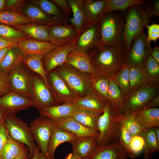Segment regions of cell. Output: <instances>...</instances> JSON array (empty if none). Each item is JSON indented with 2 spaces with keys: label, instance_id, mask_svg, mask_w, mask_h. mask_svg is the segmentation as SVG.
<instances>
[{
  "label": "cell",
  "instance_id": "6da1fadb",
  "mask_svg": "<svg viewBox=\"0 0 159 159\" xmlns=\"http://www.w3.org/2000/svg\"><path fill=\"white\" fill-rule=\"evenodd\" d=\"M88 53L94 74L109 80L124 65L126 56L123 44H100Z\"/></svg>",
  "mask_w": 159,
  "mask_h": 159
},
{
  "label": "cell",
  "instance_id": "7a4b0ae2",
  "mask_svg": "<svg viewBox=\"0 0 159 159\" xmlns=\"http://www.w3.org/2000/svg\"><path fill=\"white\" fill-rule=\"evenodd\" d=\"M150 18L145 12L143 4L132 6L126 11L122 36L126 55L133 39L144 32L146 25L151 21Z\"/></svg>",
  "mask_w": 159,
  "mask_h": 159
},
{
  "label": "cell",
  "instance_id": "3957f363",
  "mask_svg": "<svg viewBox=\"0 0 159 159\" xmlns=\"http://www.w3.org/2000/svg\"><path fill=\"white\" fill-rule=\"evenodd\" d=\"M125 14L119 11L104 14L99 21L101 45L123 44L122 32Z\"/></svg>",
  "mask_w": 159,
  "mask_h": 159
},
{
  "label": "cell",
  "instance_id": "277c9868",
  "mask_svg": "<svg viewBox=\"0 0 159 159\" xmlns=\"http://www.w3.org/2000/svg\"><path fill=\"white\" fill-rule=\"evenodd\" d=\"M54 71L79 98L93 90L90 75L82 72L65 63L54 69Z\"/></svg>",
  "mask_w": 159,
  "mask_h": 159
},
{
  "label": "cell",
  "instance_id": "5b68a950",
  "mask_svg": "<svg viewBox=\"0 0 159 159\" xmlns=\"http://www.w3.org/2000/svg\"><path fill=\"white\" fill-rule=\"evenodd\" d=\"M115 114L109 104L104 109L97 123L99 135L96 140L97 148L119 142L122 125L114 120Z\"/></svg>",
  "mask_w": 159,
  "mask_h": 159
},
{
  "label": "cell",
  "instance_id": "8992f818",
  "mask_svg": "<svg viewBox=\"0 0 159 159\" xmlns=\"http://www.w3.org/2000/svg\"><path fill=\"white\" fill-rule=\"evenodd\" d=\"M3 124L12 138L28 146L29 157H32L38 147L35 143L28 125L15 115L5 116Z\"/></svg>",
  "mask_w": 159,
  "mask_h": 159
},
{
  "label": "cell",
  "instance_id": "52a82bcc",
  "mask_svg": "<svg viewBox=\"0 0 159 159\" xmlns=\"http://www.w3.org/2000/svg\"><path fill=\"white\" fill-rule=\"evenodd\" d=\"M153 48L144 32L132 41L124 65L129 68H144Z\"/></svg>",
  "mask_w": 159,
  "mask_h": 159
},
{
  "label": "cell",
  "instance_id": "ba28073f",
  "mask_svg": "<svg viewBox=\"0 0 159 159\" xmlns=\"http://www.w3.org/2000/svg\"><path fill=\"white\" fill-rule=\"evenodd\" d=\"M158 94L159 87L148 83L130 93L119 113L132 114L142 109Z\"/></svg>",
  "mask_w": 159,
  "mask_h": 159
},
{
  "label": "cell",
  "instance_id": "9c48e42d",
  "mask_svg": "<svg viewBox=\"0 0 159 159\" xmlns=\"http://www.w3.org/2000/svg\"><path fill=\"white\" fill-rule=\"evenodd\" d=\"M23 62L9 73L11 91L26 97L32 99V75Z\"/></svg>",
  "mask_w": 159,
  "mask_h": 159
},
{
  "label": "cell",
  "instance_id": "30bf717a",
  "mask_svg": "<svg viewBox=\"0 0 159 159\" xmlns=\"http://www.w3.org/2000/svg\"><path fill=\"white\" fill-rule=\"evenodd\" d=\"M101 42L99 21H86L74 43V49L88 53L100 45Z\"/></svg>",
  "mask_w": 159,
  "mask_h": 159
},
{
  "label": "cell",
  "instance_id": "8fae6325",
  "mask_svg": "<svg viewBox=\"0 0 159 159\" xmlns=\"http://www.w3.org/2000/svg\"><path fill=\"white\" fill-rule=\"evenodd\" d=\"M54 125L51 119L42 116L37 117L30 123L34 141L44 155Z\"/></svg>",
  "mask_w": 159,
  "mask_h": 159
},
{
  "label": "cell",
  "instance_id": "7c38bea8",
  "mask_svg": "<svg viewBox=\"0 0 159 159\" xmlns=\"http://www.w3.org/2000/svg\"><path fill=\"white\" fill-rule=\"evenodd\" d=\"M34 106L33 99L11 91L0 97V110L5 116L15 115L21 111Z\"/></svg>",
  "mask_w": 159,
  "mask_h": 159
},
{
  "label": "cell",
  "instance_id": "4fadbf2b",
  "mask_svg": "<svg viewBox=\"0 0 159 159\" xmlns=\"http://www.w3.org/2000/svg\"><path fill=\"white\" fill-rule=\"evenodd\" d=\"M47 79L50 89L57 105L73 103L79 98L64 80L54 71L47 76Z\"/></svg>",
  "mask_w": 159,
  "mask_h": 159
},
{
  "label": "cell",
  "instance_id": "5bb4252c",
  "mask_svg": "<svg viewBox=\"0 0 159 159\" xmlns=\"http://www.w3.org/2000/svg\"><path fill=\"white\" fill-rule=\"evenodd\" d=\"M33 98L39 110L46 107L58 105L50 89L39 75H32Z\"/></svg>",
  "mask_w": 159,
  "mask_h": 159
},
{
  "label": "cell",
  "instance_id": "9a60e30c",
  "mask_svg": "<svg viewBox=\"0 0 159 159\" xmlns=\"http://www.w3.org/2000/svg\"><path fill=\"white\" fill-rule=\"evenodd\" d=\"M48 31L49 42L57 46L74 43L79 34L76 28L69 23L49 26Z\"/></svg>",
  "mask_w": 159,
  "mask_h": 159
},
{
  "label": "cell",
  "instance_id": "2e32d148",
  "mask_svg": "<svg viewBox=\"0 0 159 159\" xmlns=\"http://www.w3.org/2000/svg\"><path fill=\"white\" fill-rule=\"evenodd\" d=\"M51 119L57 127L71 132L78 138L89 137L97 140L99 137L98 130L86 127L72 117L65 119Z\"/></svg>",
  "mask_w": 159,
  "mask_h": 159
},
{
  "label": "cell",
  "instance_id": "e0dca14e",
  "mask_svg": "<svg viewBox=\"0 0 159 159\" xmlns=\"http://www.w3.org/2000/svg\"><path fill=\"white\" fill-rule=\"evenodd\" d=\"M75 48L74 43L57 46L43 56L44 70L49 74L56 68L65 63L68 54Z\"/></svg>",
  "mask_w": 159,
  "mask_h": 159
},
{
  "label": "cell",
  "instance_id": "ac0fdd59",
  "mask_svg": "<svg viewBox=\"0 0 159 159\" xmlns=\"http://www.w3.org/2000/svg\"><path fill=\"white\" fill-rule=\"evenodd\" d=\"M65 63L84 73L91 75L95 73L88 53L74 49L68 54Z\"/></svg>",
  "mask_w": 159,
  "mask_h": 159
},
{
  "label": "cell",
  "instance_id": "d6986e66",
  "mask_svg": "<svg viewBox=\"0 0 159 159\" xmlns=\"http://www.w3.org/2000/svg\"><path fill=\"white\" fill-rule=\"evenodd\" d=\"M21 12L36 23L49 26L63 24L47 14L38 5L31 0L27 2L22 8Z\"/></svg>",
  "mask_w": 159,
  "mask_h": 159
},
{
  "label": "cell",
  "instance_id": "ffe728a7",
  "mask_svg": "<svg viewBox=\"0 0 159 159\" xmlns=\"http://www.w3.org/2000/svg\"><path fill=\"white\" fill-rule=\"evenodd\" d=\"M17 46L24 55L33 54L43 56L57 47L49 42H42L30 38L19 42Z\"/></svg>",
  "mask_w": 159,
  "mask_h": 159
},
{
  "label": "cell",
  "instance_id": "44dd1931",
  "mask_svg": "<svg viewBox=\"0 0 159 159\" xmlns=\"http://www.w3.org/2000/svg\"><path fill=\"white\" fill-rule=\"evenodd\" d=\"M74 134L59 128L55 125L50 138L47 151L45 155L46 159H54V154L57 148L61 144L69 143L78 138Z\"/></svg>",
  "mask_w": 159,
  "mask_h": 159
},
{
  "label": "cell",
  "instance_id": "7402d4cb",
  "mask_svg": "<svg viewBox=\"0 0 159 159\" xmlns=\"http://www.w3.org/2000/svg\"><path fill=\"white\" fill-rule=\"evenodd\" d=\"M77 109L73 103H69L46 107L38 110L40 116L62 119L71 117Z\"/></svg>",
  "mask_w": 159,
  "mask_h": 159
},
{
  "label": "cell",
  "instance_id": "603a6c76",
  "mask_svg": "<svg viewBox=\"0 0 159 159\" xmlns=\"http://www.w3.org/2000/svg\"><path fill=\"white\" fill-rule=\"evenodd\" d=\"M96 140L91 138H78L69 142L72 148V153L82 159H87L97 148Z\"/></svg>",
  "mask_w": 159,
  "mask_h": 159
},
{
  "label": "cell",
  "instance_id": "cb8c5ba5",
  "mask_svg": "<svg viewBox=\"0 0 159 159\" xmlns=\"http://www.w3.org/2000/svg\"><path fill=\"white\" fill-rule=\"evenodd\" d=\"M49 26L33 23L12 27L23 32L29 38L42 42H49Z\"/></svg>",
  "mask_w": 159,
  "mask_h": 159
},
{
  "label": "cell",
  "instance_id": "d4e9b609",
  "mask_svg": "<svg viewBox=\"0 0 159 159\" xmlns=\"http://www.w3.org/2000/svg\"><path fill=\"white\" fill-rule=\"evenodd\" d=\"M78 108L103 112L108 105L105 100L98 96L93 90L86 96L77 99L73 102Z\"/></svg>",
  "mask_w": 159,
  "mask_h": 159
},
{
  "label": "cell",
  "instance_id": "484cf974",
  "mask_svg": "<svg viewBox=\"0 0 159 159\" xmlns=\"http://www.w3.org/2000/svg\"><path fill=\"white\" fill-rule=\"evenodd\" d=\"M107 0H83L82 6L86 21H99L102 15Z\"/></svg>",
  "mask_w": 159,
  "mask_h": 159
},
{
  "label": "cell",
  "instance_id": "4316f807",
  "mask_svg": "<svg viewBox=\"0 0 159 159\" xmlns=\"http://www.w3.org/2000/svg\"><path fill=\"white\" fill-rule=\"evenodd\" d=\"M132 114L143 129L159 126V108H143Z\"/></svg>",
  "mask_w": 159,
  "mask_h": 159
},
{
  "label": "cell",
  "instance_id": "83f0119b",
  "mask_svg": "<svg viewBox=\"0 0 159 159\" xmlns=\"http://www.w3.org/2000/svg\"><path fill=\"white\" fill-rule=\"evenodd\" d=\"M126 155L119 142L97 148L92 154L87 159H118Z\"/></svg>",
  "mask_w": 159,
  "mask_h": 159
},
{
  "label": "cell",
  "instance_id": "f1b7e54d",
  "mask_svg": "<svg viewBox=\"0 0 159 159\" xmlns=\"http://www.w3.org/2000/svg\"><path fill=\"white\" fill-rule=\"evenodd\" d=\"M24 56L17 46L13 47L3 60L0 65V71L9 74L21 64Z\"/></svg>",
  "mask_w": 159,
  "mask_h": 159
},
{
  "label": "cell",
  "instance_id": "f546056e",
  "mask_svg": "<svg viewBox=\"0 0 159 159\" xmlns=\"http://www.w3.org/2000/svg\"><path fill=\"white\" fill-rule=\"evenodd\" d=\"M103 112L77 108L72 117L86 127L98 130V121Z\"/></svg>",
  "mask_w": 159,
  "mask_h": 159
},
{
  "label": "cell",
  "instance_id": "4dcf8cb0",
  "mask_svg": "<svg viewBox=\"0 0 159 159\" xmlns=\"http://www.w3.org/2000/svg\"><path fill=\"white\" fill-rule=\"evenodd\" d=\"M125 100L120 89L112 79L109 80L107 101L110 108L114 112L118 114Z\"/></svg>",
  "mask_w": 159,
  "mask_h": 159
},
{
  "label": "cell",
  "instance_id": "1f68e13d",
  "mask_svg": "<svg viewBox=\"0 0 159 159\" xmlns=\"http://www.w3.org/2000/svg\"><path fill=\"white\" fill-rule=\"evenodd\" d=\"M140 135L143 137L144 141L143 159H151L154 154L159 151V144L157 141L154 128L143 129Z\"/></svg>",
  "mask_w": 159,
  "mask_h": 159
},
{
  "label": "cell",
  "instance_id": "d6a6232c",
  "mask_svg": "<svg viewBox=\"0 0 159 159\" xmlns=\"http://www.w3.org/2000/svg\"><path fill=\"white\" fill-rule=\"evenodd\" d=\"M43 56L33 54L25 55L22 62L26 67L40 76L50 89L47 79L48 74L44 69L42 61Z\"/></svg>",
  "mask_w": 159,
  "mask_h": 159
},
{
  "label": "cell",
  "instance_id": "836d02e7",
  "mask_svg": "<svg viewBox=\"0 0 159 159\" xmlns=\"http://www.w3.org/2000/svg\"><path fill=\"white\" fill-rule=\"evenodd\" d=\"M33 23L35 22L32 19L21 13L7 10L0 12L1 24L12 27Z\"/></svg>",
  "mask_w": 159,
  "mask_h": 159
},
{
  "label": "cell",
  "instance_id": "e575fe53",
  "mask_svg": "<svg viewBox=\"0 0 159 159\" xmlns=\"http://www.w3.org/2000/svg\"><path fill=\"white\" fill-rule=\"evenodd\" d=\"M114 120L125 127L132 137L140 135L143 129L132 114L115 113Z\"/></svg>",
  "mask_w": 159,
  "mask_h": 159
},
{
  "label": "cell",
  "instance_id": "d590c367",
  "mask_svg": "<svg viewBox=\"0 0 159 159\" xmlns=\"http://www.w3.org/2000/svg\"><path fill=\"white\" fill-rule=\"evenodd\" d=\"M48 15L63 24H68V19L59 8L53 1L47 0H32Z\"/></svg>",
  "mask_w": 159,
  "mask_h": 159
},
{
  "label": "cell",
  "instance_id": "8d00e7d4",
  "mask_svg": "<svg viewBox=\"0 0 159 159\" xmlns=\"http://www.w3.org/2000/svg\"><path fill=\"white\" fill-rule=\"evenodd\" d=\"M130 68L123 65L116 72L112 79L124 95L125 100L130 93Z\"/></svg>",
  "mask_w": 159,
  "mask_h": 159
},
{
  "label": "cell",
  "instance_id": "74e56055",
  "mask_svg": "<svg viewBox=\"0 0 159 159\" xmlns=\"http://www.w3.org/2000/svg\"><path fill=\"white\" fill-rule=\"evenodd\" d=\"M67 1L72 8L73 14L72 18H69V21L76 28L79 34L86 21L82 6L83 0Z\"/></svg>",
  "mask_w": 159,
  "mask_h": 159
},
{
  "label": "cell",
  "instance_id": "f35d334b",
  "mask_svg": "<svg viewBox=\"0 0 159 159\" xmlns=\"http://www.w3.org/2000/svg\"><path fill=\"white\" fill-rule=\"evenodd\" d=\"M143 0H107L103 14L115 11L122 12L125 14L127 10L132 6L143 4Z\"/></svg>",
  "mask_w": 159,
  "mask_h": 159
},
{
  "label": "cell",
  "instance_id": "ab89813d",
  "mask_svg": "<svg viewBox=\"0 0 159 159\" xmlns=\"http://www.w3.org/2000/svg\"><path fill=\"white\" fill-rule=\"evenodd\" d=\"M130 93L148 84L146 72L144 68H130Z\"/></svg>",
  "mask_w": 159,
  "mask_h": 159
},
{
  "label": "cell",
  "instance_id": "60d3db41",
  "mask_svg": "<svg viewBox=\"0 0 159 159\" xmlns=\"http://www.w3.org/2000/svg\"><path fill=\"white\" fill-rule=\"evenodd\" d=\"M25 147L24 144L10 136L3 148L2 159H14Z\"/></svg>",
  "mask_w": 159,
  "mask_h": 159
},
{
  "label": "cell",
  "instance_id": "b9f144b4",
  "mask_svg": "<svg viewBox=\"0 0 159 159\" xmlns=\"http://www.w3.org/2000/svg\"><path fill=\"white\" fill-rule=\"evenodd\" d=\"M93 90L107 102V92L109 79L94 74L90 75Z\"/></svg>",
  "mask_w": 159,
  "mask_h": 159
},
{
  "label": "cell",
  "instance_id": "7bdbcfd3",
  "mask_svg": "<svg viewBox=\"0 0 159 159\" xmlns=\"http://www.w3.org/2000/svg\"><path fill=\"white\" fill-rule=\"evenodd\" d=\"M144 69L147 76L148 83L159 87V64L151 55L148 59Z\"/></svg>",
  "mask_w": 159,
  "mask_h": 159
},
{
  "label": "cell",
  "instance_id": "ee69618b",
  "mask_svg": "<svg viewBox=\"0 0 159 159\" xmlns=\"http://www.w3.org/2000/svg\"><path fill=\"white\" fill-rule=\"evenodd\" d=\"M0 36L18 42L29 37L23 32L14 28L0 23Z\"/></svg>",
  "mask_w": 159,
  "mask_h": 159
},
{
  "label": "cell",
  "instance_id": "f6af8a7d",
  "mask_svg": "<svg viewBox=\"0 0 159 159\" xmlns=\"http://www.w3.org/2000/svg\"><path fill=\"white\" fill-rule=\"evenodd\" d=\"M132 137L126 128L122 125L119 142L124 150L127 156L134 158L139 155L135 153L132 149L131 142Z\"/></svg>",
  "mask_w": 159,
  "mask_h": 159
},
{
  "label": "cell",
  "instance_id": "bcb514c9",
  "mask_svg": "<svg viewBox=\"0 0 159 159\" xmlns=\"http://www.w3.org/2000/svg\"><path fill=\"white\" fill-rule=\"evenodd\" d=\"M146 13L152 18L153 16H159V0H145L143 4Z\"/></svg>",
  "mask_w": 159,
  "mask_h": 159
},
{
  "label": "cell",
  "instance_id": "7dc6e473",
  "mask_svg": "<svg viewBox=\"0 0 159 159\" xmlns=\"http://www.w3.org/2000/svg\"><path fill=\"white\" fill-rule=\"evenodd\" d=\"M27 1L25 0H6L5 11H11L22 13V9Z\"/></svg>",
  "mask_w": 159,
  "mask_h": 159
},
{
  "label": "cell",
  "instance_id": "c3c4849f",
  "mask_svg": "<svg viewBox=\"0 0 159 159\" xmlns=\"http://www.w3.org/2000/svg\"><path fill=\"white\" fill-rule=\"evenodd\" d=\"M10 91L9 74L0 71V97Z\"/></svg>",
  "mask_w": 159,
  "mask_h": 159
},
{
  "label": "cell",
  "instance_id": "681fc988",
  "mask_svg": "<svg viewBox=\"0 0 159 159\" xmlns=\"http://www.w3.org/2000/svg\"><path fill=\"white\" fill-rule=\"evenodd\" d=\"M145 27L147 29L148 35L147 37L148 40L155 43L159 38V24L153 23L150 25L147 24Z\"/></svg>",
  "mask_w": 159,
  "mask_h": 159
},
{
  "label": "cell",
  "instance_id": "f907efd6",
  "mask_svg": "<svg viewBox=\"0 0 159 159\" xmlns=\"http://www.w3.org/2000/svg\"><path fill=\"white\" fill-rule=\"evenodd\" d=\"M131 145L132 150L139 155L144 148V141L142 137L136 135L132 137Z\"/></svg>",
  "mask_w": 159,
  "mask_h": 159
},
{
  "label": "cell",
  "instance_id": "816d5d0a",
  "mask_svg": "<svg viewBox=\"0 0 159 159\" xmlns=\"http://www.w3.org/2000/svg\"><path fill=\"white\" fill-rule=\"evenodd\" d=\"M61 9L65 16L67 18L72 13L71 6L66 0H52Z\"/></svg>",
  "mask_w": 159,
  "mask_h": 159
},
{
  "label": "cell",
  "instance_id": "f5cc1de1",
  "mask_svg": "<svg viewBox=\"0 0 159 159\" xmlns=\"http://www.w3.org/2000/svg\"><path fill=\"white\" fill-rule=\"evenodd\" d=\"M3 124L0 125V159H2V153L3 148L10 137Z\"/></svg>",
  "mask_w": 159,
  "mask_h": 159
},
{
  "label": "cell",
  "instance_id": "db71d44e",
  "mask_svg": "<svg viewBox=\"0 0 159 159\" xmlns=\"http://www.w3.org/2000/svg\"><path fill=\"white\" fill-rule=\"evenodd\" d=\"M17 42L0 36V49L17 46Z\"/></svg>",
  "mask_w": 159,
  "mask_h": 159
},
{
  "label": "cell",
  "instance_id": "11a10c76",
  "mask_svg": "<svg viewBox=\"0 0 159 159\" xmlns=\"http://www.w3.org/2000/svg\"><path fill=\"white\" fill-rule=\"evenodd\" d=\"M159 106V94L155 96L149 102L144 108H157Z\"/></svg>",
  "mask_w": 159,
  "mask_h": 159
},
{
  "label": "cell",
  "instance_id": "9f6ffc18",
  "mask_svg": "<svg viewBox=\"0 0 159 159\" xmlns=\"http://www.w3.org/2000/svg\"><path fill=\"white\" fill-rule=\"evenodd\" d=\"M29 150L26 147L14 159H29Z\"/></svg>",
  "mask_w": 159,
  "mask_h": 159
},
{
  "label": "cell",
  "instance_id": "6f0895ef",
  "mask_svg": "<svg viewBox=\"0 0 159 159\" xmlns=\"http://www.w3.org/2000/svg\"><path fill=\"white\" fill-rule=\"evenodd\" d=\"M151 55L159 64V47L156 44L153 48Z\"/></svg>",
  "mask_w": 159,
  "mask_h": 159
},
{
  "label": "cell",
  "instance_id": "680465c9",
  "mask_svg": "<svg viewBox=\"0 0 159 159\" xmlns=\"http://www.w3.org/2000/svg\"><path fill=\"white\" fill-rule=\"evenodd\" d=\"M12 47H9L0 49V65L6 54Z\"/></svg>",
  "mask_w": 159,
  "mask_h": 159
},
{
  "label": "cell",
  "instance_id": "91938a15",
  "mask_svg": "<svg viewBox=\"0 0 159 159\" xmlns=\"http://www.w3.org/2000/svg\"><path fill=\"white\" fill-rule=\"evenodd\" d=\"M6 4V0H0V12L5 11Z\"/></svg>",
  "mask_w": 159,
  "mask_h": 159
},
{
  "label": "cell",
  "instance_id": "94428289",
  "mask_svg": "<svg viewBox=\"0 0 159 159\" xmlns=\"http://www.w3.org/2000/svg\"><path fill=\"white\" fill-rule=\"evenodd\" d=\"M64 159H83L73 154L72 153L66 155Z\"/></svg>",
  "mask_w": 159,
  "mask_h": 159
},
{
  "label": "cell",
  "instance_id": "6125c7cd",
  "mask_svg": "<svg viewBox=\"0 0 159 159\" xmlns=\"http://www.w3.org/2000/svg\"><path fill=\"white\" fill-rule=\"evenodd\" d=\"M154 130L157 141L159 144V126L154 128Z\"/></svg>",
  "mask_w": 159,
  "mask_h": 159
},
{
  "label": "cell",
  "instance_id": "be15d7a7",
  "mask_svg": "<svg viewBox=\"0 0 159 159\" xmlns=\"http://www.w3.org/2000/svg\"><path fill=\"white\" fill-rule=\"evenodd\" d=\"M39 147L36 149L34 156L32 157H30L29 159H38L39 153Z\"/></svg>",
  "mask_w": 159,
  "mask_h": 159
},
{
  "label": "cell",
  "instance_id": "e7e4bbea",
  "mask_svg": "<svg viewBox=\"0 0 159 159\" xmlns=\"http://www.w3.org/2000/svg\"><path fill=\"white\" fill-rule=\"evenodd\" d=\"M5 115L0 110V125L3 123Z\"/></svg>",
  "mask_w": 159,
  "mask_h": 159
},
{
  "label": "cell",
  "instance_id": "03108f58",
  "mask_svg": "<svg viewBox=\"0 0 159 159\" xmlns=\"http://www.w3.org/2000/svg\"><path fill=\"white\" fill-rule=\"evenodd\" d=\"M38 159H46L45 156L39 152Z\"/></svg>",
  "mask_w": 159,
  "mask_h": 159
},
{
  "label": "cell",
  "instance_id": "003e7915",
  "mask_svg": "<svg viewBox=\"0 0 159 159\" xmlns=\"http://www.w3.org/2000/svg\"><path fill=\"white\" fill-rule=\"evenodd\" d=\"M127 156L125 155L119 158L118 159H127Z\"/></svg>",
  "mask_w": 159,
  "mask_h": 159
}]
</instances>
